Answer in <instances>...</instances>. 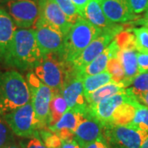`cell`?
<instances>
[{"instance_id": "6da1fadb", "label": "cell", "mask_w": 148, "mask_h": 148, "mask_svg": "<svg viewBox=\"0 0 148 148\" xmlns=\"http://www.w3.org/2000/svg\"><path fill=\"white\" fill-rule=\"evenodd\" d=\"M42 58L33 28L16 29L3 62L8 67L21 71L32 70Z\"/></svg>"}, {"instance_id": "7a4b0ae2", "label": "cell", "mask_w": 148, "mask_h": 148, "mask_svg": "<svg viewBox=\"0 0 148 148\" xmlns=\"http://www.w3.org/2000/svg\"><path fill=\"white\" fill-rule=\"evenodd\" d=\"M31 101L27 80L16 70L0 71V115H3Z\"/></svg>"}, {"instance_id": "3957f363", "label": "cell", "mask_w": 148, "mask_h": 148, "mask_svg": "<svg viewBox=\"0 0 148 148\" xmlns=\"http://www.w3.org/2000/svg\"><path fill=\"white\" fill-rule=\"evenodd\" d=\"M34 73L54 93H61L64 85L74 73L71 65L58 55H43L40 63L33 69Z\"/></svg>"}, {"instance_id": "277c9868", "label": "cell", "mask_w": 148, "mask_h": 148, "mask_svg": "<svg viewBox=\"0 0 148 148\" xmlns=\"http://www.w3.org/2000/svg\"><path fill=\"white\" fill-rule=\"evenodd\" d=\"M103 32L83 17H79L65 36L64 60L69 64L72 63Z\"/></svg>"}, {"instance_id": "5b68a950", "label": "cell", "mask_w": 148, "mask_h": 148, "mask_svg": "<svg viewBox=\"0 0 148 148\" xmlns=\"http://www.w3.org/2000/svg\"><path fill=\"white\" fill-rule=\"evenodd\" d=\"M26 80L35 111L37 128L41 130L48 126L49 105L53 95V90L47 85L44 84L34 73H28Z\"/></svg>"}, {"instance_id": "8992f818", "label": "cell", "mask_w": 148, "mask_h": 148, "mask_svg": "<svg viewBox=\"0 0 148 148\" xmlns=\"http://www.w3.org/2000/svg\"><path fill=\"white\" fill-rule=\"evenodd\" d=\"M148 133L129 125L104 127V138L110 148H141Z\"/></svg>"}, {"instance_id": "52a82bcc", "label": "cell", "mask_w": 148, "mask_h": 148, "mask_svg": "<svg viewBox=\"0 0 148 148\" xmlns=\"http://www.w3.org/2000/svg\"><path fill=\"white\" fill-rule=\"evenodd\" d=\"M2 116L5 119L12 132L17 137L32 138L36 135V132L38 130L32 101Z\"/></svg>"}, {"instance_id": "ba28073f", "label": "cell", "mask_w": 148, "mask_h": 148, "mask_svg": "<svg viewBox=\"0 0 148 148\" xmlns=\"http://www.w3.org/2000/svg\"><path fill=\"white\" fill-rule=\"evenodd\" d=\"M33 29L42 56L54 54L63 58L65 40L64 34L40 18Z\"/></svg>"}, {"instance_id": "9c48e42d", "label": "cell", "mask_w": 148, "mask_h": 148, "mask_svg": "<svg viewBox=\"0 0 148 148\" xmlns=\"http://www.w3.org/2000/svg\"><path fill=\"white\" fill-rule=\"evenodd\" d=\"M8 12L19 28L35 27L40 16L39 0H3Z\"/></svg>"}, {"instance_id": "30bf717a", "label": "cell", "mask_w": 148, "mask_h": 148, "mask_svg": "<svg viewBox=\"0 0 148 148\" xmlns=\"http://www.w3.org/2000/svg\"><path fill=\"white\" fill-rule=\"evenodd\" d=\"M122 27L118 26L111 31L103 32L98 37L90 43V45L85 49L77 58L74 59L70 65L74 72L77 73L85 68L86 65L97 58L106 48L109 46L116 36L122 32Z\"/></svg>"}, {"instance_id": "8fae6325", "label": "cell", "mask_w": 148, "mask_h": 148, "mask_svg": "<svg viewBox=\"0 0 148 148\" xmlns=\"http://www.w3.org/2000/svg\"><path fill=\"white\" fill-rule=\"evenodd\" d=\"M133 99L137 98L126 88L115 95L100 101L94 106L88 107V110L91 116L100 122L103 127H106L111 123L113 115L118 108Z\"/></svg>"}, {"instance_id": "7c38bea8", "label": "cell", "mask_w": 148, "mask_h": 148, "mask_svg": "<svg viewBox=\"0 0 148 148\" xmlns=\"http://www.w3.org/2000/svg\"><path fill=\"white\" fill-rule=\"evenodd\" d=\"M68 105V110H75L82 114L88 110V104L85 97L82 78L74 73L64 85L61 91Z\"/></svg>"}, {"instance_id": "4fadbf2b", "label": "cell", "mask_w": 148, "mask_h": 148, "mask_svg": "<svg viewBox=\"0 0 148 148\" xmlns=\"http://www.w3.org/2000/svg\"><path fill=\"white\" fill-rule=\"evenodd\" d=\"M104 137V127L100 122L90 115L89 110L82 114L73 139L79 144L80 147L85 148L90 143Z\"/></svg>"}, {"instance_id": "5bb4252c", "label": "cell", "mask_w": 148, "mask_h": 148, "mask_svg": "<svg viewBox=\"0 0 148 148\" xmlns=\"http://www.w3.org/2000/svg\"><path fill=\"white\" fill-rule=\"evenodd\" d=\"M39 18L56 28L65 36L73 24L68 20L54 0H39Z\"/></svg>"}, {"instance_id": "9a60e30c", "label": "cell", "mask_w": 148, "mask_h": 148, "mask_svg": "<svg viewBox=\"0 0 148 148\" xmlns=\"http://www.w3.org/2000/svg\"><path fill=\"white\" fill-rule=\"evenodd\" d=\"M106 17L113 23H124L136 18L126 0H100Z\"/></svg>"}, {"instance_id": "2e32d148", "label": "cell", "mask_w": 148, "mask_h": 148, "mask_svg": "<svg viewBox=\"0 0 148 148\" xmlns=\"http://www.w3.org/2000/svg\"><path fill=\"white\" fill-rule=\"evenodd\" d=\"M82 113L75 110H68L55 124L48 127L62 140H72L82 117Z\"/></svg>"}, {"instance_id": "e0dca14e", "label": "cell", "mask_w": 148, "mask_h": 148, "mask_svg": "<svg viewBox=\"0 0 148 148\" xmlns=\"http://www.w3.org/2000/svg\"><path fill=\"white\" fill-rule=\"evenodd\" d=\"M119 50V46L114 38V40L109 45V46L97 58H95L88 65H86L82 70L75 73L79 76L80 77L83 78L86 77L101 73L102 72L106 71L109 60L114 55H116Z\"/></svg>"}, {"instance_id": "ac0fdd59", "label": "cell", "mask_w": 148, "mask_h": 148, "mask_svg": "<svg viewBox=\"0 0 148 148\" xmlns=\"http://www.w3.org/2000/svg\"><path fill=\"white\" fill-rule=\"evenodd\" d=\"M82 17L104 32L111 31L118 27L106 17L102 10L100 0H89Z\"/></svg>"}, {"instance_id": "d6986e66", "label": "cell", "mask_w": 148, "mask_h": 148, "mask_svg": "<svg viewBox=\"0 0 148 148\" xmlns=\"http://www.w3.org/2000/svg\"><path fill=\"white\" fill-rule=\"evenodd\" d=\"M16 30L8 11L0 8V59L3 60Z\"/></svg>"}, {"instance_id": "ffe728a7", "label": "cell", "mask_w": 148, "mask_h": 148, "mask_svg": "<svg viewBox=\"0 0 148 148\" xmlns=\"http://www.w3.org/2000/svg\"><path fill=\"white\" fill-rule=\"evenodd\" d=\"M125 89L126 87L123 84L116 83L114 82H110L101 86L88 95H86L85 97L88 104V107H91L96 105L97 103H99L100 101H103L106 98H109Z\"/></svg>"}, {"instance_id": "44dd1931", "label": "cell", "mask_w": 148, "mask_h": 148, "mask_svg": "<svg viewBox=\"0 0 148 148\" xmlns=\"http://www.w3.org/2000/svg\"><path fill=\"white\" fill-rule=\"evenodd\" d=\"M110 82H114V81L112 79V76L107 70L101 73L83 77L82 83H83L85 95L90 94L95 90H97L98 88Z\"/></svg>"}, {"instance_id": "7402d4cb", "label": "cell", "mask_w": 148, "mask_h": 148, "mask_svg": "<svg viewBox=\"0 0 148 148\" xmlns=\"http://www.w3.org/2000/svg\"><path fill=\"white\" fill-rule=\"evenodd\" d=\"M68 110L67 102L61 93H54L49 105V117L47 127L55 124L66 111Z\"/></svg>"}, {"instance_id": "603a6c76", "label": "cell", "mask_w": 148, "mask_h": 148, "mask_svg": "<svg viewBox=\"0 0 148 148\" xmlns=\"http://www.w3.org/2000/svg\"><path fill=\"white\" fill-rule=\"evenodd\" d=\"M148 133V107L140 101L135 106V114L132 120L127 124Z\"/></svg>"}, {"instance_id": "cb8c5ba5", "label": "cell", "mask_w": 148, "mask_h": 148, "mask_svg": "<svg viewBox=\"0 0 148 148\" xmlns=\"http://www.w3.org/2000/svg\"><path fill=\"white\" fill-rule=\"evenodd\" d=\"M127 89L139 101L148 92V72L138 73Z\"/></svg>"}, {"instance_id": "d4e9b609", "label": "cell", "mask_w": 148, "mask_h": 148, "mask_svg": "<svg viewBox=\"0 0 148 148\" xmlns=\"http://www.w3.org/2000/svg\"><path fill=\"white\" fill-rule=\"evenodd\" d=\"M106 70L112 76V79L116 83H121L124 86L125 82V73L122 66L121 62L118 56L114 55L109 60Z\"/></svg>"}, {"instance_id": "484cf974", "label": "cell", "mask_w": 148, "mask_h": 148, "mask_svg": "<svg viewBox=\"0 0 148 148\" xmlns=\"http://www.w3.org/2000/svg\"><path fill=\"white\" fill-rule=\"evenodd\" d=\"M135 37L136 49L138 52L148 53V27H142L132 29Z\"/></svg>"}, {"instance_id": "4316f807", "label": "cell", "mask_w": 148, "mask_h": 148, "mask_svg": "<svg viewBox=\"0 0 148 148\" xmlns=\"http://www.w3.org/2000/svg\"><path fill=\"white\" fill-rule=\"evenodd\" d=\"M58 4L60 9L63 11L64 15L68 18L72 24L75 23L78 20L79 17H82L78 13L76 6L71 0H54Z\"/></svg>"}, {"instance_id": "83f0119b", "label": "cell", "mask_w": 148, "mask_h": 148, "mask_svg": "<svg viewBox=\"0 0 148 148\" xmlns=\"http://www.w3.org/2000/svg\"><path fill=\"white\" fill-rule=\"evenodd\" d=\"M13 132L3 117H0V148L14 142Z\"/></svg>"}, {"instance_id": "f1b7e54d", "label": "cell", "mask_w": 148, "mask_h": 148, "mask_svg": "<svg viewBox=\"0 0 148 148\" xmlns=\"http://www.w3.org/2000/svg\"><path fill=\"white\" fill-rule=\"evenodd\" d=\"M134 14H139L148 10V0H126Z\"/></svg>"}, {"instance_id": "f546056e", "label": "cell", "mask_w": 148, "mask_h": 148, "mask_svg": "<svg viewBox=\"0 0 148 148\" xmlns=\"http://www.w3.org/2000/svg\"><path fill=\"white\" fill-rule=\"evenodd\" d=\"M22 148H47V147L42 143V141L35 135L29 139L21 142Z\"/></svg>"}, {"instance_id": "4dcf8cb0", "label": "cell", "mask_w": 148, "mask_h": 148, "mask_svg": "<svg viewBox=\"0 0 148 148\" xmlns=\"http://www.w3.org/2000/svg\"><path fill=\"white\" fill-rule=\"evenodd\" d=\"M138 64L139 73L148 72V53L138 52Z\"/></svg>"}, {"instance_id": "1f68e13d", "label": "cell", "mask_w": 148, "mask_h": 148, "mask_svg": "<svg viewBox=\"0 0 148 148\" xmlns=\"http://www.w3.org/2000/svg\"><path fill=\"white\" fill-rule=\"evenodd\" d=\"M85 148H110L108 143L106 142L104 137L97 139L96 141L93 143H90L89 145H87Z\"/></svg>"}, {"instance_id": "d6a6232c", "label": "cell", "mask_w": 148, "mask_h": 148, "mask_svg": "<svg viewBox=\"0 0 148 148\" xmlns=\"http://www.w3.org/2000/svg\"><path fill=\"white\" fill-rule=\"evenodd\" d=\"M71 1L73 3L74 5L76 6L80 16L82 17L85 8H86V7L87 5L89 0H71Z\"/></svg>"}, {"instance_id": "836d02e7", "label": "cell", "mask_w": 148, "mask_h": 148, "mask_svg": "<svg viewBox=\"0 0 148 148\" xmlns=\"http://www.w3.org/2000/svg\"><path fill=\"white\" fill-rule=\"evenodd\" d=\"M59 148H81L79 144L74 139L72 140H62V143Z\"/></svg>"}, {"instance_id": "e575fe53", "label": "cell", "mask_w": 148, "mask_h": 148, "mask_svg": "<svg viewBox=\"0 0 148 148\" xmlns=\"http://www.w3.org/2000/svg\"><path fill=\"white\" fill-rule=\"evenodd\" d=\"M3 148H22L21 147V144H18V143H15V142H12V143H9L8 145H6L5 147H3Z\"/></svg>"}, {"instance_id": "d590c367", "label": "cell", "mask_w": 148, "mask_h": 148, "mask_svg": "<svg viewBox=\"0 0 148 148\" xmlns=\"http://www.w3.org/2000/svg\"><path fill=\"white\" fill-rule=\"evenodd\" d=\"M139 101L141 102V103H143V105H145V106H147L148 107V92L147 93H146L145 95H143L140 99H139Z\"/></svg>"}, {"instance_id": "8d00e7d4", "label": "cell", "mask_w": 148, "mask_h": 148, "mask_svg": "<svg viewBox=\"0 0 148 148\" xmlns=\"http://www.w3.org/2000/svg\"><path fill=\"white\" fill-rule=\"evenodd\" d=\"M140 22L144 25V27H148V10L147 11V12H146L145 16H143V18L141 20Z\"/></svg>"}, {"instance_id": "74e56055", "label": "cell", "mask_w": 148, "mask_h": 148, "mask_svg": "<svg viewBox=\"0 0 148 148\" xmlns=\"http://www.w3.org/2000/svg\"><path fill=\"white\" fill-rule=\"evenodd\" d=\"M141 148H148V136H147V138L144 140V142H143V145H142Z\"/></svg>"}]
</instances>
